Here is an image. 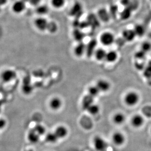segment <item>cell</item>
I'll list each match as a JSON object with an SVG mask.
<instances>
[{"label": "cell", "mask_w": 151, "mask_h": 151, "mask_svg": "<svg viewBox=\"0 0 151 151\" xmlns=\"http://www.w3.org/2000/svg\"><path fill=\"white\" fill-rule=\"evenodd\" d=\"M49 106L53 111H58L62 106V101L59 97H53L50 101Z\"/></svg>", "instance_id": "obj_8"}, {"label": "cell", "mask_w": 151, "mask_h": 151, "mask_svg": "<svg viewBox=\"0 0 151 151\" xmlns=\"http://www.w3.org/2000/svg\"><path fill=\"white\" fill-rule=\"evenodd\" d=\"M35 12L37 14L39 15L40 16L45 15L49 13V7L46 5L38 6L36 9Z\"/></svg>", "instance_id": "obj_19"}, {"label": "cell", "mask_w": 151, "mask_h": 151, "mask_svg": "<svg viewBox=\"0 0 151 151\" xmlns=\"http://www.w3.org/2000/svg\"><path fill=\"white\" fill-rule=\"evenodd\" d=\"M94 98L88 94L83 97V100L82 101V106L83 110L87 111L90 106L93 104Z\"/></svg>", "instance_id": "obj_12"}, {"label": "cell", "mask_w": 151, "mask_h": 151, "mask_svg": "<svg viewBox=\"0 0 151 151\" xmlns=\"http://www.w3.org/2000/svg\"><path fill=\"white\" fill-rule=\"evenodd\" d=\"M151 50V44L148 42H144L141 46V50L144 52H148Z\"/></svg>", "instance_id": "obj_33"}, {"label": "cell", "mask_w": 151, "mask_h": 151, "mask_svg": "<svg viewBox=\"0 0 151 151\" xmlns=\"http://www.w3.org/2000/svg\"><path fill=\"white\" fill-rule=\"evenodd\" d=\"M107 52L104 49H99L94 52V56L96 59L98 61H102L105 59L106 55Z\"/></svg>", "instance_id": "obj_20"}, {"label": "cell", "mask_w": 151, "mask_h": 151, "mask_svg": "<svg viewBox=\"0 0 151 151\" xmlns=\"http://www.w3.org/2000/svg\"><path fill=\"white\" fill-rule=\"evenodd\" d=\"M22 90L24 94H30L32 91V88L30 83H26L24 84L22 87Z\"/></svg>", "instance_id": "obj_32"}, {"label": "cell", "mask_w": 151, "mask_h": 151, "mask_svg": "<svg viewBox=\"0 0 151 151\" xmlns=\"http://www.w3.org/2000/svg\"><path fill=\"white\" fill-rule=\"evenodd\" d=\"M7 125V121L5 119L0 118V130H3Z\"/></svg>", "instance_id": "obj_37"}, {"label": "cell", "mask_w": 151, "mask_h": 151, "mask_svg": "<svg viewBox=\"0 0 151 151\" xmlns=\"http://www.w3.org/2000/svg\"><path fill=\"white\" fill-rule=\"evenodd\" d=\"M139 100V95L134 91H130L127 93L124 98V101L126 104L129 106L135 105L138 102Z\"/></svg>", "instance_id": "obj_2"}, {"label": "cell", "mask_w": 151, "mask_h": 151, "mask_svg": "<svg viewBox=\"0 0 151 151\" xmlns=\"http://www.w3.org/2000/svg\"><path fill=\"white\" fill-rule=\"evenodd\" d=\"M144 118L139 114H137L132 118V125L135 128H139L144 123Z\"/></svg>", "instance_id": "obj_13"}, {"label": "cell", "mask_w": 151, "mask_h": 151, "mask_svg": "<svg viewBox=\"0 0 151 151\" xmlns=\"http://www.w3.org/2000/svg\"><path fill=\"white\" fill-rule=\"evenodd\" d=\"M93 145L97 151H107L108 144L101 137L96 136L93 139Z\"/></svg>", "instance_id": "obj_1"}, {"label": "cell", "mask_w": 151, "mask_h": 151, "mask_svg": "<svg viewBox=\"0 0 151 151\" xmlns=\"http://www.w3.org/2000/svg\"><path fill=\"white\" fill-rule=\"evenodd\" d=\"M7 3V0H0V6H5Z\"/></svg>", "instance_id": "obj_40"}, {"label": "cell", "mask_w": 151, "mask_h": 151, "mask_svg": "<svg viewBox=\"0 0 151 151\" xmlns=\"http://www.w3.org/2000/svg\"><path fill=\"white\" fill-rule=\"evenodd\" d=\"M40 136L34 131L33 129H32L27 134V139L32 143L35 144L38 142V141L40 140Z\"/></svg>", "instance_id": "obj_15"}, {"label": "cell", "mask_w": 151, "mask_h": 151, "mask_svg": "<svg viewBox=\"0 0 151 151\" xmlns=\"http://www.w3.org/2000/svg\"><path fill=\"white\" fill-rule=\"evenodd\" d=\"M33 130L38 134L39 136L44 135L46 133V129L44 126L40 124H36L33 127Z\"/></svg>", "instance_id": "obj_22"}, {"label": "cell", "mask_w": 151, "mask_h": 151, "mask_svg": "<svg viewBox=\"0 0 151 151\" xmlns=\"http://www.w3.org/2000/svg\"><path fill=\"white\" fill-rule=\"evenodd\" d=\"M143 76L148 80L151 79V61L149 62L144 68Z\"/></svg>", "instance_id": "obj_27"}, {"label": "cell", "mask_w": 151, "mask_h": 151, "mask_svg": "<svg viewBox=\"0 0 151 151\" xmlns=\"http://www.w3.org/2000/svg\"><path fill=\"white\" fill-rule=\"evenodd\" d=\"M97 45V42L96 40H93L88 43L86 47V52L88 57L93 55V53L95 52V49Z\"/></svg>", "instance_id": "obj_16"}, {"label": "cell", "mask_w": 151, "mask_h": 151, "mask_svg": "<svg viewBox=\"0 0 151 151\" xmlns=\"http://www.w3.org/2000/svg\"><path fill=\"white\" fill-rule=\"evenodd\" d=\"M87 111H88L89 114L91 115H96L100 111V108L97 105L93 103L87 109Z\"/></svg>", "instance_id": "obj_28"}, {"label": "cell", "mask_w": 151, "mask_h": 151, "mask_svg": "<svg viewBox=\"0 0 151 151\" xmlns=\"http://www.w3.org/2000/svg\"><path fill=\"white\" fill-rule=\"evenodd\" d=\"M118 55L116 52L114 50H111L107 52L105 59L110 63H113L117 60Z\"/></svg>", "instance_id": "obj_18"}, {"label": "cell", "mask_w": 151, "mask_h": 151, "mask_svg": "<svg viewBox=\"0 0 151 151\" xmlns=\"http://www.w3.org/2000/svg\"><path fill=\"white\" fill-rule=\"evenodd\" d=\"M99 16L100 20L103 22H108L110 19L108 12L105 9H100L99 12Z\"/></svg>", "instance_id": "obj_23"}, {"label": "cell", "mask_w": 151, "mask_h": 151, "mask_svg": "<svg viewBox=\"0 0 151 151\" xmlns=\"http://www.w3.org/2000/svg\"><path fill=\"white\" fill-rule=\"evenodd\" d=\"M73 36L76 40L81 41L84 37V34L81 32L78 29H76L73 32Z\"/></svg>", "instance_id": "obj_31"}, {"label": "cell", "mask_w": 151, "mask_h": 151, "mask_svg": "<svg viewBox=\"0 0 151 151\" xmlns=\"http://www.w3.org/2000/svg\"><path fill=\"white\" fill-rule=\"evenodd\" d=\"M58 139V138L54 132L47 133L45 137L46 142L50 143H55L57 142Z\"/></svg>", "instance_id": "obj_21"}, {"label": "cell", "mask_w": 151, "mask_h": 151, "mask_svg": "<svg viewBox=\"0 0 151 151\" xmlns=\"http://www.w3.org/2000/svg\"><path fill=\"white\" fill-rule=\"evenodd\" d=\"M123 39L126 41H132L135 38L136 35L134 30L132 29H126L122 33Z\"/></svg>", "instance_id": "obj_14"}, {"label": "cell", "mask_w": 151, "mask_h": 151, "mask_svg": "<svg viewBox=\"0 0 151 151\" xmlns=\"http://www.w3.org/2000/svg\"><path fill=\"white\" fill-rule=\"evenodd\" d=\"M125 120V117L124 114L121 113H118L116 114L113 117V120L116 124H122Z\"/></svg>", "instance_id": "obj_24"}, {"label": "cell", "mask_w": 151, "mask_h": 151, "mask_svg": "<svg viewBox=\"0 0 151 151\" xmlns=\"http://www.w3.org/2000/svg\"><path fill=\"white\" fill-rule=\"evenodd\" d=\"M131 10H130L129 8L127 7L122 12L121 17L123 20H127V19H128L131 16Z\"/></svg>", "instance_id": "obj_34"}, {"label": "cell", "mask_w": 151, "mask_h": 151, "mask_svg": "<svg viewBox=\"0 0 151 151\" xmlns=\"http://www.w3.org/2000/svg\"><path fill=\"white\" fill-rule=\"evenodd\" d=\"M134 30L136 36H138L140 37L143 35L145 32L144 27L140 24H137L135 26Z\"/></svg>", "instance_id": "obj_30"}, {"label": "cell", "mask_w": 151, "mask_h": 151, "mask_svg": "<svg viewBox=\"0 0 151 151\" xmlns=\"http://www.w3.org/2000/svg\"><path fill=\"white\" fill-rule=\"evenodd\" d=\"M54 133L58 139H63L67 136L68 132V129L65 126L60 125L55 129Z\"/></svg>", "instance_id": "obj_9"}, {"label": "cell", "mask_w": 151, "mask_h": 151, "mask_svg": "<svg viewBox=\"0 0 151 151\" xmlns=\"http://www.w3.org/2000/svg\"><path fill=\"white\" fill-rule=\"evenodd\" d=\"M114 35L110 32H105L100 36V41L104 46L111 45L114 43Z\"/></svg>", "instance_id": "obj_4"}, {"label": "cell", "mask_w": 151, "mask_h": 151, "mask_svg": "<svg viewBox=\"0 0 151 151\" xmlns=\"http://www.w3.org/2000/svg\"><path fill=\"white\" fill-rule=\"evenodd\" d=\"M17 74L14 70L11 69H6L2 71L0 77L2 81L4 83H9L14 80Z\"/></svg>", "instance_id": "obj_3"}, {"label": "cell", "mask_w": 151, "mask_h": 151, "mask_svg": "<svg viewBox=\"0 0 151 151\" xmlns=\"http://www.w3.org/2000/svg\"><path fill=\"white\" fill-rule=\"evenodd\" d=\"M41 0H29V3L33 6H38L41 3Z\"/></svg>", "instance_id": "obj_38"}, {"label": "cell", "mask_w": 151, "mask_h": 151, "mask_svg": "<svg viewBox=\"0 0 151 151\" xmlns=\"http://www.w3.org/2000/svg\"><path fill=\"white\" fill-rule=\"evenodd\" d=\"M24 151H34V150H33V149H29L25 150Z\"/></svg>", "instance_id": "obj_41"}, {"label": "cell", "mask_w": 151, "mask_h": 151, "mask_svg": "<svg viewBox=\"0 0 151 151\" xmlns=\"http://www.w3.org/2000/svg\"><path fill=\"white\" fill-rule=\"evenodd\" d=\"M66 0H51V5L55 9H61L64 6Z\"/></svg>", "instance_id": "obj_26"}, {"label": "cell", "mask_w": 151, "mask_h": 151, "mask_svg": "<svg viewBox=\"0 0 151 151\" xmlns=\"http://www.w3.org/2000/svg\"><path fill=\"white\" fill-rule=\"evenodd\" d=\"M121 3L123 5L127 6L130 4V0H121Z\"/></svg>", "instance_id": "obj_39"}, {"label": "cell", "mask_w": 151, "mask_h": 151, "mask_svg": "<svg viewBox=\"0 0 151 151\" xmlns=\"http://www.w3.org/2000/svg\"><path fill=\"white\" fill-rule=\"evenodd\" d=\"M113 142L117 146H121L124 144L125 141V137L124 134L120 132H116L112 137Z\"/></svg>", "instance_id": "obj_10"}, {"label": "cell", "mask_w": 151, "mask_h": 151, "mask_svg": "<svg viewBox=\"0 0 151 151\" xmlns=\"http://www.w3.org/2000/svg\"><path fill=\"white\" fill-rule=\"evenodd\" d=\"M86 46L84 43L80 42L74 49V54L78 57H81L86 52Z\"/></svg>", "instance_id": "obj_17"}, {"label": "cell", "mask_w": 151, "mask_h": 151, "mask_svg": "<svg viewBox=\"0 0 151 151\" xmlns=\"http://www.w3.org/2000/svg\"><path fill=\"white\" fill-rule=\"evenodd\" d=\"M143 113L147 117H151V106H147L142 109Z\"/></svg>", "instance_id": "obj_35"}, {"label": "cell", "mask_w": 151, "mask_h": 151, "mask_svg": "<svg viewBox=\"0 0 151 151\" xmlns=\"http://www.w3.org/2000/svg\"><path fill=\"white\" fill-rule=\"evenodd\" d=\"M1 105H2V102L1 101H0V108H1Z\"/></svg>", "instance_id": "obj_43"}, {"label": "cell", "mask_w": 151, "mask_h": 151, "mask_svg": "<svg viewBox=\"0 0 151 151\" xmlns=\"http://www.w3.org/2000/svg\"><path fill=\"white\" fill-rule=\"evenodd\" d=\"M83 8L82 4L79 2H76L70 10V15L71 16L78 18L81 16Z\"/></svg>", "instance_id": "obj_7"}, {"label": "cell", "mask_w": 151, "mask_h": 151, "mask_svg": "<svg viewBox=\"0 0 151 151\" xmlns=\"http://www.w3.org/2000/svg\"><path fill=\"white\" fill-rule=\"evenodd\" d=\"M47 30L51 34L56 33L58 30V25L54 22H49Z\"/></svg>", "instance_id": "obj_25"}, {"label": "cell", "mask_w": 151, "mask_h": 151, "mask_svg": "<svg viewBox=\"0 0 151 151\" xmlns=\"http://www.w3.org/2000/svg\"><path fill=\"white\" fill-rule=\"evenodd\" d=\"M22 1H23L24 2L26 3V2H29V0H22Z\"/></svg>", "instance_id": "obj_42"}, {"label": "cell", "mask_w": 151, "mask_h": 151, "mask_svg": "<svg viewBox=\"0 0 151 151\" xmlns=\"http://www.w3.org/2000/svg\"><path fill=\"white\" fill-rule=\"evenodd\" d=\"M88 94L90 96L94 98L99 94L100 91L99 90V88H97V87L96 86H91L88 88Z\"/></svg>", "instance_id": "obj_29"}, {"label": "cell", "mask_w": 151, "mask_h": 151, "mask_svg": "<svg viewBox=\"0 0 151 151\" xmlns=\"http://www.w3.org/2000/svg\"><path fill=\"white\" fill-rule=\"evenodd\" d=\"M96 86L100 92H106L110 90L111 85L108 81L103 79H100L97 82Z\"/></svg>", "instance_id": "obj_11"}, {"label": "cell", "mask_w": 151, "mask_h": 151, "mask_svg": "<svg viewBox=\"0 0 151 151\" xmlns=\"http://www.w3.org/2000/svg\"><path fill=\"white\" fill-rule=\"evenodd\" d=\"M145 55V53L143 51L141 50L140 51L137 52L135 54V57H136V58L137 59L141 60V59L144 58Z\"/></svg>", "instance_id": "obj_36"}, {"label": "cell", "mask_w": 151, "mask_h": 151, "mask_svg": "<svg viewBox=\"0 0 151 151\" xmlns=\"http://www.w3.org/2000/svg\"><path fill=\"white\" fill-rule=\"evenodd\" d=\"M26 8V3L22 0L15 1L12 6V10L15 14H21L24 12Z\"/></svg>", "instance_id": "obj_6"}, {"label": "cell", "mask_w": 151, "mask_h": 151, "mask_svg": "<svg viewBox=\"0 0 151 151\" xmlns=\"http://www.w3.org/2000/svg\"><path fill=\"white\" fill-rule=\"evenodd\" d=\"M49 22L44 17H40L36 19L34 21V25L36 28L40 32L47 30Z\"/></svg>", "instance_id": "obj_5"}, {"label": "cell", "mask_w": 151, "mask_h": 151, "mask_svg": "<svg viewBox=\"0 0 151 151\" xmlns=\"http://www.w3.org/2000/svg\"><path fill=\"white\" fill-rule=\"evenodd\" d=\"M1 6H0V12H1Z\"/></svg>", "instance_id": "obj_44"}]
</instances>
